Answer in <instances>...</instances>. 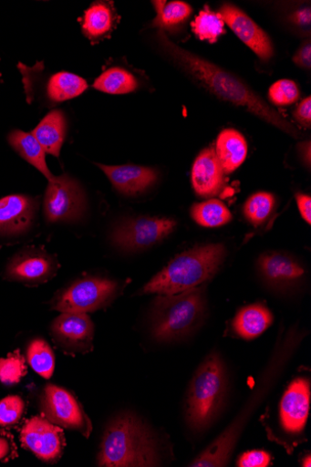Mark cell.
I'll list each match as a JSON object with an SVG mask.
<instances>
[{"label": "cell", "instance_id": "10", "mask_svg": "<svg viewBox=\"0 0 311 467\" xmlns=\"http://www.w3.org/2000/svg\"><path fill=\"white\" fill-rule=\"evenodd\" d=\"M19 68L27 99L38 91L48 101L61 103L82 95L88 89V83L84 78L69 72L56 73L46 83L36 78L27 67L20 64Z\"/></svg>", "mask_w": 311, "mask_h": 467}, {"label": "cell", "instance_id": "16", "mask_svg": "<svg viewBox=\"0 0 311 467\" xmlns=\"http://www.w3.org/2000/svg\"><path fill=\"white\" fill-rule=\"evenodd\" d=\"M57 271V264L46 252L26 249L15 256L7 265L8 280L23 283H40L50 279Z\"/></svg>", "mask_w": 311, "mask_h": 467}, {"label": "cell", "instance_id": "17", "mask_svg": "<svg viewBox=\"0 0 311 467\" xmlns=\"http://www.w3.org/2000/svg\"><path fill=\"white\" fill-rule=\"evenodd\" d=\"M115 189L126 196H136L152 187L158 181L156 169L140 165L110 166L97 163Z\"/></svg>", "mask_w": 311, "mask_h": 467}, {"label": "cell", "instance_id": "11", "mask_svg": "<svg viewBox=\"0 0 311 467\" xmlns=\"http://www.w3.org/2000/svg\"><path fill=\"white\" fill-rule=\"evenodd\" d=\"M218 14L225 25L250 48L262 61H269L275 55L273 42L252 18L233 5H222Z\"/></svg>", "mask_w": 311, "mask_h": 467}, {"label": "cell", "instance_id": "18", "mask_svg": "<svg viewBox=\"0 0 311 467\" xmlns=\"http://www.w3.org/2000/svg\"><path fill=\"white\" fill-rule=\"evenodd\" d=\"M309 402V381L304 378L296 379L281 402L280 415L285 431L299 433L304 430L308 416Z\"/></svg>", "mask_w": 311, "mask_h": 467}, {"label": "cell", "instance_id": "24", "mask_svg": "<svg viewBox=\"0 0 311 467\" xmlns=\"http://www.w3.org/2000/svg\"><path fill=\"white\" fill-rule=\"evenodd\" d=\"M274 322L271 311L262 305L243 308L233 320L235 332L245 339H253L268 329Z\"/></svg>", "mask_w": 311, "mask_h": 467}, {"label": "cell", "instance_id": "33", "mask_svg": "<svg viewBox=\"0 0 311 467\" xmlns=\"http://www.w3.org/2000/svg\"><path fill=\"white\" fill-rule=\"evenodd\" d=\"M24 400L18 396H10L0 401V426L7 427L17 422L23 415Z\"/></svg>", "mask_w": 311, "mask_h": 467}, {"label": "cell", "instance_id": "25", "mask_svg": "<svg viewBox=\"0 0 311 467\" xmlns=\"http://www.w3.org/2000/svg\"><path fill=\"white\" fill-rule=\"evenodd\" d=\"M94 88L110 95H125L135 92L140 82L135 75L119 67L105 70L95 81Z\"/></svg>", "mask_w": 311, "mask_h": 467}, {"label": "cell", "instance_id": "14", "mask_svg": "<svg viewBox=\"0 0 311 467\" xmlns=\"http://www.w3.org/2000/svg\"><path fill=\"white\" fill-rule=\"evenodd\" d=\"M38 203L26 195L0 199V237H17L27 233L36 219Z\"/></svg>", "mask_w": 311, "mask_h": 467}, {"label": "cell", "instance_id": "4", "mask_svg": "<svg viewBox=\"0 0 311 467\" xmlns=\"http://www.w3.org/2000/svg\"><path fill=\"white\" fill-rule=\"evenodd\" d=\"M205 306L202 285L179 294L158 295L151 315L153 337L160 342L186 337L201 324Z\"/></svg>", "mask_w": 311, "mask_h": 467}, {"label": "cell", "instance_id": "29", "mask_svg": "<svg viewBox=\"0 0 311 467\" xmlns=\"http://www.w3.org/2000/svg\"><path fill=\"white\" fill-rule=\"evenodd\" d=\"M275 197L269 192H257L252 195L244 204V213L249 223L260 226L273 214Z\"/></svg>", "mask_w": 311, "mask_h": 467}, {"label": "cell", "instance_id": "26", "mask_svg": "<svg viewBox=\"0 0 311 467\" xmlns=\"http://www.w3.org/2000/svg\"><path fill=\"white\" fill-rule=\"evenodd\" d=\"M192 216L199 225L207 228L223 226L233 220L230 209L224 202L216 199L194 204L192 208Z\"/></svg>", "mask_w": 311, "mask_h": 467}, {"label": "cell", "instance_id": "21", "mask_svg": "<svg viewBox=\"0 0 311 467\" xmlns=\"http://www.w3.org/2000/svg\"><path fill=\"white\" fill-rule=\"evenodd\" d=\"M214 150L224 173L231 174L245 161L248 145L240 132L226 130L219 134Z\"/></svg>", "mask_w": 311, "mask_h": 467}, {"label": "cell", "instance_id": "2", "mask_svg": "<svg viewBox=\"0 0 311 467\" xmlns=\"http://www.w3.org/2000/svg\"><path fill=\"white\" fill-rule=\"evenodd\" d=\"M227 249L222 244L195 247L175 257L143 288L142 294L173 295L200 286L223 265Z\"/></svg>", "mask_w": 311, "mask_h": 467}, {"label": "cell", "instance_id": "15", "mask_svg": "<svg viewBox=\"0 0 311 467\" xmlns=\"http://www.w3.org/2000/svg\"><path fill=\"white\" fill-rule=\"evenodd\" d=\"M94 324L86 314L63 313L52 325V335L64 348L88 352L93 348Z\"/></svg>", "mask_w": 311, "mask_h": 467}, {"label": "cell", "instance_id": "23", "mask_svg": "<svg viewBox=\"0 0 311 467\" xmlns=\"http://www.w3.org/2000/svg\"><path fill=\"white\" fill-rule=\"evenodd\" d=\"M10 146L29 164L35 167L53 182L57 177L50 171L47 161V152L32 134L21 130H14L8 136Z\"/></svg>", "mask_w": 311, "mask_h": 467}, {"label": "cell", "instance_id": "36", "mask_svg": "<svg viewBox=\"0 0 311 467\" xmlns=\"http://www.w3.org/2000/svg\"><path fill=\"white\" fill-rule=\"evenodd\" d=\"M295 64L301 68L310 70L311 68V46L310 41L305 42L293 58Z\"/></svg>", "mask_w": 311, "mask_h": 467}, {"label": "cell", "instance_id": "9", "mask_svg": "<svg viewBox=\"0 0 311 467\" xmlns=\"http://www.w3.org/2000/svg\"><path fill=\"white\" fill-rule=\"evenodd\" d=\"M84 194L78 183L68 175L49 182L44 197V214L51 223L79 218L84 208Z\"/></svg>", "mask_w": 311, "mask_h": 467}, {"label": "cell", "instance_id": "28", "mask_svg": "<svg viewBox=\"0 0 311 467\" xmlns=\"http://www.w3.org/2000/svg\"><path fill=\"white\" fill-rule=\"evenodd\" d=\"M27 358L32 368L41 377L50 379L56 366L55 354L50 346L41 338H36L28 347Z\"/></svg>", "mask_w": 311, "mask_h": 467}, {"label": "cell", "instance_id": "31", "mask_svg": "<svg viewBox=\"0 0 311 467\" xmlns=\"http://www.w3.org/2000/svg\"><path fill=\"white\" fill-rule=\"evenodd\" d=\"M300 98V92L295 82L290 79H281L272 85L269 90L270 101L278 106L292 105Z\"/></svg>", "mask_w": 311, "mask_h": 467}, {"label": "cell", "instance_id": "19", "mask_svg": "<svg viewBox=\"0 0 311 467\" xmlns=\"http://www.w3.org/2000/svg\"><path fill=\"white\" fill-rule=\"evenodd\" d=\"M195 192L203 198L216 195L225 184V173L213 148L202 150L196 158L192 174Z\"/></svg>", "mask_w": 311, "mask_h": 467}, {"label": "cell", "instance_id": "22", "mask_svg": "<svg viewBox=\"0 0 311 467\" xmlns=\"http://www.w3.org/2000/svg\"><path fill=\"white\" fill-rule=\"evenodd\" d=\"M117 16L112 5L105 2L95 3L85 13L81 20L83 34L93 44L109 36L116 26Z\"/></svg>", "mask_w": 311, "mask_h": 467}, {"label": "cell", "instance_id": "8", "mask_svg": "<svg viewBox=\"0 0 311 467\" xmlns=\"http://www.w3.org/2000/svg\"><path fill=\"white\" fill-rule=\"evenodd\" d=\"M42 408L57 426L78 431L85 437L92 432V422L78 400L66 389L49 385L44 389Z\"/></svg>", "mask_w": 311, "mask_h": 467}, {"label": "cell", "instance_id": "1", "mask_svg": "<svg viewBox=\"0 0 311 467\" xmlns=\"http://www.w3.org/2000/svg\"><path fill=\"white\" fill-rule=\"evenodd\" d=\"M159 46L167 57L188 76L218 99L244 109L297 139L300 136L295 127L259 97L248 85L233 73L213 63L176 46L159 30Z\"/></svg>", "mask_w": 311, "mask_h": 467}, {"label": "cell", "instance_id": "35", "mask_svg": "<svg viewBox=\"0 0 311 467\" xmlns=\"http://www.w3.org/2000/svg\"><path fill=\"white\" fill-rule=\"evenodd\" d=\"M294 117L302 126L309 129L311 125V98L307 97L296 107Z\"/></svg>", "mask_w": 311, "mask_h": 467}, {"label": "cell", "instance_id": "39", "mask_svg": "<svg viewBox=\"0 0 311 467\" xmlns=\"http://www.w3.org/2000/svg\"><path fill=\"white\" fill-rule=\"evenodd\" d=\"M300 151L302 152L303 160L310 166V142H304L301 144Z\"/></svg>", "mask_w": 311, "mask_h": 467}, {"label": "cell", "instance_id": "27", "mask_svg": "<svg viewBox=\"0 0 311 467\" xmlns=\"http://www.w3.org/2000/svg\"><path fill=\"white\" fill-rule=\"evenodd\" d=\"M157 17L153 26L160 30H173L183 25L192 16V8L190 5L183 2H165L153 3Z\"/></svg>", "mask_w": 311, "mask_h": 467}, {"label": "cell", "instance_id": "41", "mask_svg": "<svg viewBox=\"0 0 311 467\" xmlns=\"http://www.w3.org/2000/svg\"><path fill=\"white\" fill-rule=\"evenodd\" d=\"M310 465H311L310 455H307L306 458H305L303 461V466L309 467Z\"/></svg>", "mask_w": 311, "mask_h": 467}, {"label": "cell", "instance_id": "13", "mask_svg": "<svg viewBox=\"0 0 311 467\" xmlns=\"http://www.w3.org/2000/svg\"><path fill=\"white\" fill-rule=\"evenodd\" d=\"M262 279L278 290L291 289L304 279L306 271L293 257L281 252H266L257 262Z\"/></svg>", "mask_w": 311, "mask_h": 467}, {"label": "cell", "instance_id": "38", "mask_svg": "<svg viewBox=\"0 0 311 467\" xmlns=\"http://www.w3.org/2000/svg\"><path fill=\"white\" fill-rule=\"evenodd\" d=\"M294 22L299 26L309 27L310 26V9L305 8L296 12L293 18Z\"/></svg>", "mask_w": 311, "mask_h": 467}, {"label": "cell", "instance_id": "20", "mask_svg": "<svg viewBox=\"0 0 311 467\" xmlns=\"http://www.w3.org/2000/svg\"><path fill=\"white\" fill-rule=\"evenodd\" d=\"M67 122L58 109L51 111L38 123L31 133L47 154L59 157L67 136Z\"/></svg>", "mask_w": 311, "mask_h": 467}, {"label": "cell", "instance_id": "12", "mask_svg": "<svg viewBox=\"0 0 311 467\" xmlns=\"http://www.w3.org/2000/svg\"><path fill=\"white\" fill-rule=\"evenodd\" d=\"M21 441L28 450L46 462L59 459L65 447L62 430L40 417H34L26 423Z\"/></svg>", "mask_w": 311, "mask_h": 467}, {"label": "cell", "instance_id": "32", "mask_svg": "<svg viewBox=\"0 0 311 467\" xmlns=\"http://www.w3.org/2000/svg\"><path fill=\"white\" fill-rule=\"evenodd\" d=\"M26 373L25 358L19 353L0 359V381L3 384H17Z\"/></svg>", "mask_w": 311, "mask_h": 467}, {"label": "cell", "instance_id": "34", "mask_svg": "<svg viewBox=\"0 0 311 467\" xmlns=\"http://www.w3.org/2000/svg\"><path fill=\"white\" fill-rule=\"evenodd\" d=\"M272 457L264 451H252L244 453L238 461L240 467H265L271 462Z\"/></svg>", "mask_w": 311, "mask_h": 467}, {"label": "cell", "instance_id": "30", "mask_svg": "<svg viewBox=\"0 0 311 467\" xmlns=\"http://www.w3.org/2000/svg\"><path fill=\"white\" fill-rule=\"evenodd\" d=\"M192 29L201 40L215 42L225 32V23L218 13L206 9L195 18Z\"/></svg>", "mask_w": 311, "mask_h": 467}, {"label": "cell", "instance_id": "5", "mask_svg": "<svg viewBox=\"0 0 311 467\" xmlns=\"http://www.w3.org/2000/svg\"><path fill=\"white\" fill-rule=\"evenodd\" d=\"M227 392L226 368L216 354L210 355L196 371L188 392L186 418L190 428L202 432L223 405Z\"/></svg>", "mask_w": 311, "mask_h": 467}, {"label": "cell", "instance_id": "37", "mask_svg": "<svg viewBox=\"0 0 311 467\" xmlns=\"http://www.w3.org/2000/svg\"><path fill=\"white\" fill-rule=\"evenodd\" d=\"M295 201L300 212V214L304 221L310 225L311 224V198L309 195L297 193L295 195Z\"/></svg>", "mask_w": 311, "mask_h": 467}, {"label": "cell", "instance_id": "3", "mask_svg": "<svg viewBox=\"0 0 311 467\" xmlns=\"http://www.w3.org/2000/svg\"><path fill=\"white\" fill-rule=\"evenodd\" d=\"M159 462L153 436L135 415H120L109 424L98 455L99 466H156Z\"/></svg>", "mask_w": 311, "mask_h": 467}, {"label": "cell", "instance_id": "7", "mask_svg": "<svg viewBox=\"0 0 311 467\" xmlns=\"http://www.w3.org/2000/svg\"><path fill=\"white\" fill-rule=\"evenodd\" d=\"M176 223L170 219L137 218L122 222L112 233V242L127 251L150 248L170 235Z\"/></svg>", "mask_w": 311, "mask_h": 467}, {"label": "cell", "instance_id": "6", "mask_svg": "<svg viewBox=\"0 0 311 467\" xmlns=\"http://www.w3.org/2000/svg\"><path fill=\"white\" fill-rule=\"evenodd\" d=\"M119 285L109 279L90 277L77 281L57 296L53 308L61 313L86 314L114 300Z\"/></svg>", "mask_w": 311, "mask_h": 467}, {"label": "cell", "instance_id": "40", "mask_svg": "<svg viewBox=\"0 0 311 467\" xmlns=\"http://www.w3.org/2000/svg\"><path fill=\"white\" fill-rule=\"evenodd\" d=\"M10 452V443L6 439L0 438V460L6 457Z\"/></svg>", "mask_w": 311, "mask_h": 467}]
</instances>
